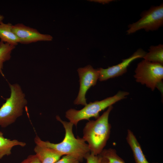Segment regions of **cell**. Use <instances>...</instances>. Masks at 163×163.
I'll return each mask as SVG.
<instances>
[{"label":"cell","instance_id":"cell-9","mask_svg":"<svg viewBox=\"0 0 163 163\" xmlns=\"http://www.w3.org/2000/svg\"><path fill=\"white\" fill-rule=\"evenodd\" d=\"M12 30L19 40V43L28 44L38 41H52L53 37L49 34L41 33L34 28L22 23L12 25Z\"/></svg>","mask_w":163,"mask_h":163},{"label":"cell","instance_id":"cell-13","mask_svg":"<svg viewBox=\"0 0 163 163\" xmlns=\"http://www.w3.org/2000/svg\"><path fill=\"white\" fill-rule=\"evenodd\" d=\"M26 143L16 139L11 140L5 138L3 133L0 131V159L4 156L10 155L11 154V149L15 146H25Z\"/></svg>","mask_w":163,"mask_h":163},{"label":"cell","instance_id":"cell-10","mask_svg":"<svg viewBox=\"0 0 163 163\" xmlns=\"http://www.w3.org/2000/svg\"><path fill=\"white\" fill-rule=\"evenodd\" d=\"M34 151L41 163H55L62 156L53 149L38 145Z\"/></svg>","mask_w":163,"mask_h":163},{"label":"cell","instance_id":"cell-6","mask_svg":"<svg viewBox=\"0 0 163 163\" xmlns=\"http://www.w3.org/2000/svg\"><path fill=\"white\" fill-rule=\"evenodd\" d=\"M141 18L128 26L127 34L129 35L143 29L146 31L158 29L163 25V4L151 6L141 13Z\"/></svg>","mask_w":163,"mask_h":163},{"label":"cell","instance_id":"cell-20","mask_svg":"<svg viewBox=\"0 0 163 163\" xmlns=\"http://www.w3.org/2000/svg\"><path fill=\"white\" fill-rule=\"evenodd\" d=\"M93 2H98L103 4L108 3L113 0H93Z\"/></svg>","mask_w":163,"mask_h":163},{"label":"cell","instance_id":"cell-16","mask_svg":"<svg viewBox=\"0 0 163 163\" xmlns=\"http://www.w3.org/2000/svg\"><path fill=\"white\" fill-rule=\"evenodd\" d=\"M98 155L107 163H125L116 151L111 148L104 149Z\"/></svg>","mask_w":163,"mask_h":163},{"label":"cell","instance_id":"cell-18","mask_svg":"<svg viewBox=\"0 0 163 163\" xmlns=\"http://www.w3.org/2000/svg\"><path fill=\"white\" fill-rule=\"evenodd\" d=\"M87 161V163H99V158L98 155H95L90 153L85 158Z\"/></svg>","mask_w":163,"mask_h":163},{"label":"cell","instance_id":"cell-22","mask_svg":"<svg viewBox=\"0 0 163 163\" xmlns=\"http://www.w3.org/2000/svg\"><path fill=\"white\" fill-rule=\"evenodd\" d=\"M98 156L99 158V163H107L105 162L104 160H103L99 155Z\"/></svg>","mask_w":163,"mask_h":163},{"label":"cell","instance_id":"cell-17","mask_svg":"<svg viewBox=\"0 0 163 163\" xmlns=\"http://www.w3.org/2000/svg\"><path fill=\"white\" fill-rule=\"evenodd\" d=\"M80 161L75 157L69 155L64 156L55 163H80Z\"/></svg>","mask_w":163,"mask_h":163},{"label":"cell","instance_id":"cell-12","mask_svg":"<svg viewBox=\"0 0 163 163\" xmlns=\"http://www.w3.org/2000/svg\"><path fill=\"white\" fill-rule=\"evenodd\" d=\"M12 25L10 23H0V39L1 41L16 46L20 41L18 38L13 32Z\"/></svg>","mask_w":163,"mask_h":163},{"label":"cell","instance_id":"cell-5","mask_svg":"<svg viewBox=\"0 0 163 163\" xmlns=\"http://www.w3.org/2000/svg\"><path fill=\"white\" fill-rule=\"evenodd\" d=\"M135 73L136 82L153 91L162 82L163 64L143 59L137 64Z\"/></svg>","mask_w":163,"mask_h":163},{"label":"cell","instance_id":"cell-15","mask_svg":"<svg viewBox=\"0 0 163 163\" xmlns=\"http://www.w3.org/2000/svg\"><path fill=\"white\" fill-rule=\"evenodd\" d=\"M15 47V46L0 41V75L2 76H4L3 72L4 63L10 59L11 52Z\"/></svg>","mask_w":163,"mask_h":163},{"label":"cell","instance_id":"cell-19","mask_svg":"<svg viewBox=\"0 0 163 163\" xmlns=\"http://www.w3.org/2000/svg\"><path fill=\"white\" fill-rule=\"evenodd\" d=\"M20 163H41L35 154L29 155Z\"/></svg>","mask_w":163,"mask_h":163},{"label":"cell","instance_id":"cell-21","mask_svg":"<svg viewBox=\"0 0 163 163\" xmlns=\"http://www.w3.org/2000/svg\"><path fill=\"white\" fill-rule=\"evenodd\" d=\"M4 16L0 14V23L3 22V20H4Z\"/></svg>","mask_w":163,"mask_h":163},{"label":"cell","instance_id":"cell-8","mask_svg":"<svg viewBox=\"0 0 163 163\" xmlns=\"http://www.w3.org/2000/svg\"><path fill=\"white\" fill-rule=\"evenodd\" d=\"M146 52L142 49H139L129 57L123 59L120 63L107 68H101L98 69L100 81L107 80L122 75L127 71V68L130 63L134 60L140 58H143Z\"/></svg>","mask_w":163,"mask_h":163},{"label":"cell","instance_id":"cell-11","mask_svg":"<svg viewBox=\"0 0 163 163\" xmlns=\"http://www.w3.org/2000/svg\"><path fill=\"white\" fill-rule=\"evenodd\" d=\"M126 139L132 151L136 163H150L145 158L135 136L129 129L127 130Z\"/></svg>","mask_w":163,"mask_h":163},{"label":"cell","instance_id":"cell-2","mask_svg":"<svg viewBox=\"0 0 163 163\" xmlns=\"http://www.w3.org/2000/svg\"><path fill=\"white\" fill-rule=\"evenodd\" d=\"M113 108L112 105L109 106L96 120H89L83 129V138L88 142L90 153L94 155L101 153L109 138L111 126L109 117Z\"/></svg>","mask_w":163,"mask_h":163},{"label":"cell","instance_id":"cell-14","mask_svg":"<svg viewBox=\"0 0 163 163\" xmlns=\"http://www.w3.org/2000/svg\"><path fill=\"white\" fill-rule=\"evenodd\" d=\"M143 58L149 62L163 64V45L151 46Z\"/></svg>","mask_w":163,"mask_h":163},{"label":"cell","instance_id":"cell-3","mask_svg":"<svg viewBox=\"0 0 163 163\" xmlns=\"http://www.w3.org/2000/svg\"><path fill=\"white\" fill-rule=\"evenodd\" d=\"M129 94L127 91H119L116 94L100 101L90 102L82 109L76 110L71 108L66 112L65 117L69 122L77 126L78 122L85 120H89L91 117L96 119L99 116V113L117 102L126 97Z\"/></svg>","mask_w":163,"mask_h":163},{"label":"cell","instance_id":"cell-4","mask_svg":"<svg viewBox=\"0 0 163 163\" xmlns=\"http://www.w3.org/2000/svg\"><path fill=\"white\" fill-rule=\"evenodd\" d=\"M11 90L9 97L0 108V126L5 128L15 122L23 114L27 102L21 87L17 84H9Z\"/></svg>","mask_w":163,"mask_h":163},{"label":"cell","instance_id":"cell-1","mask_svg":"<svg viewBox=\"0 0 163 163\" xmlns=\"http://www.w3.org/2000/svg\"><path fill=\"white\" fill-rule=\"evenodd\" d=\"M56 118L62 124L65 130V134L63 140L59 143H52L42 140L36 135L34 139L35 143L36 145L53 149L62 155L72 156L80 162H82L86 155L90 153L88 144L83 138L75 137L73 132L74 125L72 123L63 120L58 115L56 116Z\"/></svg>","mask_w":163,"mask_h":163},{"label":"cell","instance_id":"cell-7","mask_svg":"<svg viewBox=\"0 0 163 163\" xmlns=\"http://www.w3.org/2000/svg\"><path fill=\"white\" fill-rule=\"evenodd\" d=\"M79 77L80 87L78 96L74 103L76 105H86L87 104L85 97L88 90L94 86L98 80L99 74L98 69H94L90 65L77 69Z\"/></svg>","mask_w":163,"mask_h":163}]
</instances>
